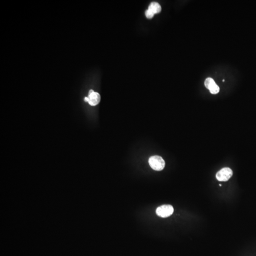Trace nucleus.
I'll return each mask as SVG.
<instances>
[{
	"instance_id": "f257e3e1",
	"label": "nucleus",
	"mask_w": 256,
	"mask_h": 256,
	"mask_svg": "<svg viewBox=\"0 0 256 256\" xmlns=\"http://www.w3.org/2000/svg\"><path fill=\"white\" fill-rule=\"evenodd\" d=\"M148 163L151 167L156 171H161L165 167V161L159 156L151 157L148 160Z\"/></svg>"
},
{
	"instance_id": "f03ea898",
	"label": "nucleus",
	"mask_w": 256,
	"mask_h": 256,
	"mask_svg": "<svg viewBox=\"0 0 256 256\" xmlns=\"http://www.w3.org/2000/svg\"><path fill=\"white\" fill-rule=\"evenodd\" d=\"M156 213L160 217L167 218L173 214L174 208L170 204H164L157 208Z\"/></svg>"
},
{
	"instance_id": "7ed1b4c3",
	"label": "nucleus",
	"mask_w": 256,
	"mask_h": 256,
	"mask_svg": "<svg viewBox=\"0 0 256 256\" xmlns=\"http://www.w3.org/2000/svg\"><path fill=\"white\" fill-rule=\"evenodd\" d=\"M233 172L230 168L224 167L217 173L216 178L219 181L226 182L231 178Z\"/></svg>"
},
{
	"instance_id": "20e7f679",
	"label": "nucleus",
	"mask_w": 256,
	"mask_h": 256,
	"mask_svg": "<svg viewBox=\"0 0 256 256\" xmlns=\"http://www.w3.org/2000/svg\"><path fill=\"white\" fill-rule=\"evenodd\" d=\"M205 87L209 90L211 94H217L220 92L219 86L216 84L215 80L211 77L207 78L204 82Z\"/></svg>"
},
{
	"instance_id": "39448f33",
	"label": "nucleus",
	"mask_w": 256,
	"mask_h": 256,
	"mask_svg": "<svg viewBox=\"0 0 256 256\" xmlns=\"http://www.w3.org/2000/svg\"><path fill=\"white\" fill-rule=\"evenodd\" d=\"M88 98V103L91 106L96 105L101 100V96L99 93L95 92L93 90H90L89 92Z\"/></svg>"
},
{
	"instance_id": "423d86ee",
	"label": "nucleus",
	"mask_w": 256,
	"mask_h": 256,
	"mask_svg": "<svg viewBox=\"0 0 256 256\" xmlns=\"http://www.w3.org/2000/svg\"><path fill=\"white\" fill-rule=\"evenodd\" d=\"M148 10H151L154 14H159L161 10L160 5L157 2H152L148 6Z\"/></svg>"
},
{
	"instance_id": "0eeeda50",
	"label": "nucleus",
	"mask_w": 256,
	"mask_h": 256,
	"mask_svg": "<svg viewBox=\"0 0 256 256\" xmlns=\"http://www.w3.org/2000/svg\"><path fill=\"white\" fill-rule=\"evenodd\" d=\"M145 15L148 19H152V18L153 17L154 14L152 13L151 10H149L148 9L145 11Z\"/></svg>"
},
{
	"instance_id": "6e6552de",
	"label": "nucleus",
	"mask_w": 256,
	"mask_h": 256,
	"mask_svg": "<svg viewBox=\"0 0 256 256\" xmlns=\"http://www.w3.org/2000/svg\"><path fill=\"white\" fill-rule=\"evenodd\" d=\"M84 101H85V102H88V97H85V98Z\"/></svg>"
}]
</instances>
